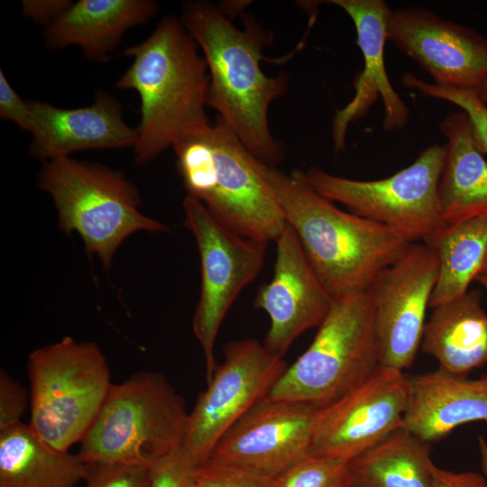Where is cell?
<instances>
[{
	"instance_id": "34",
	"label": "cell",
	"mask_w": 487,
	"mask_h": 487,
	"mask_svg": "<svg viewBox=\"0 0 487 487\" xmlns=\"http://www.w3.org/2000/svg\"><path fill=\"white\" fill-rule=\"evenodd\" d=\"M430 470L433 487H487L486 477L478 473H455L439 468L434 463Z\"/></svg>"
},
{
	"instance_id": "30",
	"label": "cell",
	"mask_w": 487,
	"mask_h": 487,
	"mask_svg": "<svg viewBox=\"0 0 487 487\" xmlns=\"http://www.w3.org/2000/svg\"><path fill=\"white\" fill-rule=\"evenodd\" d=\"M25 389L3 369L0 371V432L20 423L28 406Z\"/></svg>"
},
{
	"instance_id": "18",
	"label": "cell",
	"mask_w": 487,
	"mask_h": 487,
	"mask_svg": "<svg viewBox=\"0 0 487 487\" xmlns=\"http://www.w3.org/2000/svg\"><path fill=\"white\" fill-rule=\"evenodd\" d=\"M32 134L29 152L47 161L79 151L134 146L136 128L123 117L122 106L110 94L96 92L87 106L66 109L29 100Z\"/></svg>"
},
{
	"instance_id": "25",
	"label": "cell",
	"mask_w": 487,
	"mask_h": 487,
	"mask_svg": "<svg viewBox=\"0 0 487 487\" xmlns=\"http://www.w3.org/2000/svg\"><path fill=\"white\" fill-rule=\"evenodd\" d=\"M429 443L400 428L349 463L350 487H433Z\"/></svg>"
},
{
	"instance_id": "29",
	"label": "cell",
	"mask_w": 487,
	"mask_h": 487,
	"mask_svg": "<svg viewBox=\"0 0 487 487\" xmlns=\"http://www.w3.org/2000/svg\"><path fill=\"white\" fill-rule=\"evenodd\" d=\"M199 487H271V480L238 467L207 460L193 472Z\"/></svg>"
},
{
	"instance_id": "1",
	"label": "cell",
	"mask_w": 487,
	"mask_h": 487,
	"mask_svg": "<svg viewBox=\"0 0 487 487\" xmlns=\"http://www.w3.org/2000/svg\"><path fill=\"white\" fill-rule=\"evenodd\" d=\"M180 21L207 63V106L218 113L255 158L278 167L283 148L271 134L268 111L286 93L289 77L286 73L271 77L262 69L272 32L250 15L244 16L241 29L221 7L207 1L184 3Z\"/></svg>"
},
{
	"instance_id": "4",
	"label": "cell",
	"mask_w": 487,
	"mask_h": 487,
	"mask_svg": "<svg viewBox=\"0 0 487 487\" xmlns=\"http://www.w3.org/2000/svg\"><path fill=\"white\" fill-rule=\"evenodd\" d=\"M172 148L187 196L200 201L218 222L241 236L267 243L283 232V212L255 170L254 156L223 118L216 115Z\"/></svg>"
},
{
	"instance_id": "6",
	"label": "cell",
	"mask_w": 487,
	"mask_h": 487,
	"mask_svg": "<svg viewBox=\"0 0 487 487\" xmlns=\"http://www.w3.org/2000/svg\"><path fill=\"white\" fill-rule=\"evenodd\" d=\"M37 185L51 197L60 230L78 234L88 255H96L107 271L131 234L168 230L140 210L137 188L118 170L60 157L44 161Z\"/></svg>"
},
{
	"instance_id": "14",
	"label": "cell",
	"mask_w": 487,
	"mask_h": 487,
	"mask_svg": "<svg viewBox=\"0 0 487 487\" xmlns=\"http://www.w3.org/2000/svg\"><path fill=\"white\" fill-rule=\"evenodd\" d=\"M316 411L266 397L222 436L207 460L271 480L309 455Z\"/></svg>"
},
{
	"instance_id": "26",
	"label": "cell",
	"mask_w": 487,
	"mask_h": 487,
	"mask_svg": "<svg viewBox=\"0 0 487 487\" xmlns=\"http://www.w3.org/2000/svg\"><path fill=\"white\" fill-rule=\"evenodd\" d=\"M348 462L308 455L271 480V487H350Z\"/></svg>"
},
{
	"instance_id": "32",
	"label": "cell",
	"mask_w": 487,
	"mask_h": 487,
	"mask_svg": "<svg viewBox=\"0 0 487 487\" xmlns=\"http://www.w3.org/2000/svg\"><path fill=\"white\" fill-rule=\"evenodd\" d=\"M194 471L179 451L152 466L150 487H182Z\"/></svg>"
},
{
	"instance_id": "11",
	"label": "cell",
	"mask_w": 487,
	"mask_h": 487,
	"mask_svg": "<svg viewBox=\"0 0 487 487\" xmlns=\"http://www.w3.org/2000/svg\"><path fill=\"white\" fill-rule=\"evenodd\" d=\"M224 354L188 416L180 454L195 470L209 458L222 436L268 396L288 367L255 339L230 342Z\"/></svg>"
},
{
	"instance_id": "36",
	"label": "cell",
	"mask_w": 487,
	"mask_h": 487,
	"mask_svg": "<svg viewBox=\"0 0 487 487\" xmlns=\"http://www.w3.org/2000/svg\"><path fill=\"white\" fill-rule=\"evenodd\" d=\"M476 92L477 96L479 99L483 102L484 104H487V78L482 82V84L474 90Z\"/></svg>"
},
{
	"instance_id": "9",
	"label": "cell",
	"mask_w": 487,
	"mask_h": 487,
	"mask_svg": "<svg viewBox=\"0 0 487 487\" xmlns=\"http://www.w3.org/2000/svg\"><path fill=\"white\" fill-rule=\"evenodd\" d=\"M446 154V145H431L411 165L377 180L347 179L317 167L297 170L315 191L351 213L387 225L410 243L425 242L445 225L437 188Z\"/></svg>"
},
{
	"instance_id": "12",
	"label": "cell",
	"mask_w": 487,
	"mask_h": 487,
	"mask_svg": "<svg viewBox=\"0 0 487 487\" xmlns=\"http://www.w3.org/2000/svg\"><path fill=\"white\" fill-rule=\"evenodd\" d=\"M409 400V376L380 365L358 386L317 409L309 455L350 463L401 428Z\"/></svg>"
},
{
	"instance_id": "16",
	"label": "cell",
	"mask_w": 487,
	"mask_h": 487,
	"mask_svg": "<svg viewBox=\"0 0 487 487\" xmlns=\"http://www.w3.org/2000/svg\"><path fill=\"white\" fill-rule=\"evenodd\" d=\"M275 242L273 277L259 289L253 307L270 317L264 346L283 357L302 333L320 326L334 299L316 275L289 224Z\"/></svg>"
},
{
	"instance_id": "2",
	"label": "cell",
	"mask_w": 487,
	"mask_h": 487,
	"mask_svg": "<svg viewBox=\"0 0 487 487\" xmlns=\"http://www.w3.org/2000/svg\"><path fill=\"white\" fill-rule=\"evenodd\" d=\"M253 165L333 299L368 289L411 244L387 225L341 210L309 187L297 170L287 174L255 157Z\"/></svg>"
},
{
	"instance_id": "19",
	"label": "cell",
	"mask_w": 487,
	"mask_h": 487,
	"mask_svg": "<svg viewBox=\"0 0 487 487\" xmlns=\"http://www.w3.org/2000/svg\"><path fill=\"white\" fill-rule=\"evenodd\" d=\"M401 428L424 442L437 441L473 421L487 423V374L468 379L441 369L413 376Z\"/></svg>"
},
{
	"instance_id": "3",
	"label": "cell",
	"mask_w": 487,
	"mask_h": 487,
	"mask_svg": "<svg viewBox=\"0 0 487 487\" xmlns=\"http://www.w3.org/2000/svg\"><path fill=\"white\" fill-rule=\"evenodd\" d=\"M124 54L133 59L115 83L141 101L134 160L147 163L180 140L207 128V63L180 19L165 16L142 42Z\"/></svg>"
},
{
	"instance_id": "8",
	"label": "cell",
	"mask_w": 487,
	"mask_h": 487,
	"mask_svg": "<svg viewBox=\"0 0 487 487\" xmlns=\"http://www.w3.org/2000/svg\"><path fill=\"white\" fill-rule=\"evenodd\" d=\"M30 427L48 446L69 452L81 442L112 386L106 359L92 342L70 336L32 351Z\"/></svg>"
},
{
	"instance_id": "38",
	"label": "cell",
	"mask_w": 487,
	"mask_h": 487,
	"mask_svg": "<svg viewBox=\"0 0 487 487\" xmlns=\"http://www.w3.org/2000/svg\"><path fill=\"white\" fill-rule=\"evenodd\" d=\"M182 487H199L196 482L193 479V476H191Z\"/></svg>"
},
{
	"instance_id": "7",
	"label": "cell",
	"mask_w": 487,
	"mask_h": 487,
	"mask_svg": "<svg viewBox=\"0 0 487 487\" xmlns=\"http://www.w3.org/2000/svg\"><path fill=\"white\" fill-rule=\"evenodd\" d=\"M381 365L368 289L335 298L308 348L288 366L267 398L322 408Z\"/></svg>"
},
{
	"instance_id": "23",
	"label": "cell",
	"mask_w": 487,
	"mask_h": 487,
	"mask_svg": "<svg viewBox=\"0 0 487 487\" xmlns=\"http://www.w3.org/2000/svg\"><path fill=\"white\" fill-rule=\"evenodd\" d=\"M87 464L45 444L23 422L0 432V487H74Z\"/></svg>"
},
{
	"instance_id": "13",
	"label": "cell",
	"mask_w": 487,
	"mask_h": 487,
	"mask_svg": "<svg viewBox=\"0 0 487 487\" xmlns=\"http://www.w3.org/2000/svg\"><path fill=\"white\" fill-rule=\"evenodd\" d=\"M439 262L425 243H411L382 270L368 290L372 296L382 366L409 368L421 345L426 311L436 284Z\"/></svg>"
},
{
	"instance_id": "33",
	"label": "cell",
	"mask_w": 487,
	"mask_h": 487,
	"mask_svg": "<svg viewBox=\"0 0 487 487\" xmlns=\"http://www.w3.org/2000/svg\"><path fill=\"white\" fill-rule=\"evenodd\" d=\"M72 4L70 0H23L22 10L26 19L47 26L61 16Z\"/></svg>"
},
{
	"instance_id": "31",
	"label": "cell",
	"mask_w": 487,
	"mask_h": 487,
	"mask_svg": "<svg viewBox=\"0 0 487 487\" xmlns=\"http://www.w3.org/2000/svg\"><path fill=\"white\" fill-rule=\"evenodd\" d=\"M0 118L14 122L30 133L32 114L29 101L23 100L13 88L0 69Z\"/></svg>"
},
{
	"instance_id": "15",
	"label": "cell",
	"mask_w": 487,
	"mask_h": 487,
	"mask_svg": "<svg viewBox=\"0 0 487 487\" xmlns=\"http://www.w3.org/2000/svg\"><path fill=\"white\" fill-rule=\"evenodd\" d=\"M387 40L427 71L436 86L476 90L487 78V38L433 11L391 9Z\"/></svg>"
},
{
	"instance_id": "37",
	"label": "cell",
	"mask_w": 487,
	"mask_h": 487,
	"mask_svg": "<svg viewBox=\"0 0 487 487\" xmlns=\"http://www.w3.org/2000/svg\"><path fill=\"white\" fill-rule=\"evenodd\" d=\"M476 280L479 281L487 289V272L479 275L476 278Z\"/></svg>"
},
{
	"instance_id": "20",
	"label": "cell",
	"mask_w": 487,
	"mask_h": 487,
	"mask_svg": "<svg viewBox=\"0 0 487 487\" xmlns=\"http://www.w3.org/2000/svg\"><path fill=\"white\" fill-rule=\"evenodd\" d=\"M158 5L151 0H79L45 26L51 50L76 45L92 61H106L130 28L152 18Z\"/></svg>"
},
{
	"instance_id": "28",
	"label": "cell",
	"mask_w": 487,
	"mask_h": 487,
	"mask_svg": "<svg viewBox=\"0 0 487 487\" xmlns=\"http://www.w3.org/2000/svg\"><path fill=\"white\" fill-rule=\"evenodd\" d=\"M86 487H150L152 467L139 464L87 463Z\"/></svg>"
},
{
	"instance_id": "35",
	"label": "cell",
	"mask_w": 487,
	"mask_h": 487,
	"mask_svg": "<svg viewBox=\"0 0 487 487\" xmlns=\"http://www.w3.org/2000/svg\"><path fill=\"white\" fill-rule=\"evenodd\" d=\"M478 446L480 451L482 471L487 479V441L482 436H478Z\"/></svg>"
},
{
	"instance_id": "10",
	"label": "cell",
	"mask_w": 487,
	"mask_h": 487,
	"mask_svg": "<svg viewBox=\"0 0 487 487\" xmlns=\"http://www.w3.org/2000/svg\"><path fill=\"white\" fill-rule=\"evenodd\" d=\"M183 209L200 258L201 289L192 326L204 353L207 383L217 365L219 328L237 296L260 273L268 243L235 234L189 196L183 200Z\"/></svg>"
},
{
	"instance_id": "21",
	"label": "cell",
	"mask_w": 487,
	"mask_h": 487,
	"mask_svg": "<svg viewBox=\"0 0 487 487\" xmlns=\"http://www.w3.org/2000/svg\"><path fill=\"white\" fill-rule=\"evenodd\" d=\"M447 141L437 197L445 224L487 215V161L478 150L468 115L452 112L439 124Z\"/></svg>"
},
{
	"instance_id": "5",
	"label": "cell",
	"mask_w": 487,
	"mask_h": 487,
	"mask_svg": "<svg viewBox=\"0 0 487 487\" xmlns=\"http://www.w3.org/2000/svg\"><path fill=\"white\" fill-rule=\"evenodd\" d=\"M188 416L161 373L139 372L112 384L78 455L85 463L152 467L180 451Z\"/></svg>"
},
{
	"instance_id": "22",
	"label": "cell",
	"mask_w": 487,
	"mask_h": 487,
	"mask_svg": "<svg viewBox=\"0 0 487 487\" xmlns=\"http://www.w3.org/2000/svg\"><path fill=\"white\" fill-rule=\"evenodd\" d=\"M480 300L478 290H468L433 308L420 347L442 371L467 377L487 364V314Z\"/></svg>"
},
{
	"instance_id": "24",
	"label": "cell",
	"mask_w": 487,
	"mask_h": 487,
	"mask_svg": "<svg viewBox=\"0 0 487 487\" xmlns=\"http://www.w3.org/2000/svg\"><path fill=\"white\" fill-rule=\"evenodd\" d=\"M423 243L436 253L439 262L429 308L465 293L473 280L487 272V215L445 224Z\"/></svg>"
},
{
	"instance_id": "27",
	"label": "cell",
	"mask_w": 487,
	"mask_h": 487,
	"mask_svg": "<svg viewBox=\"0 0 487 487\" xmlns=\"http://www.w3.org/2000/svg\"><path fill=\"white\" fill-rule=\"evenodd\" d=\"M402 85L458 106L469 117L478 150L483 155L487 154V105L479 99L474 90L441 87L418 78L413 73L402 76Z\"/></svg>"
},
{
	"instance_id": "17",
	"label": "cell",
	"mask_w": 487,
	"mask_h": 487,
	"mask_svg": "<svg viewBox=\"0 0 487 487\" xmlns=\"http://www.w3.org/2000/svg\"><path fill=\"white\" fill-rule=\"evenodd\" d=\"M328 3L344 10L354 23L357 44L364 66L355 77L353 99L337 110L332 122L335 152L345 148L349 124L362 119L380 97L384 106L383 129H402L409 120V108L391 84L384 64V44L391 9L382 0H331Z\"/></svg>"
}]
</instances>
